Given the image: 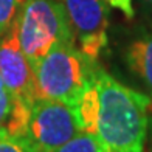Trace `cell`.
Segmentation results:
<instances>
[{"label": "cell", "mask_w": 152, "mask_h": 152, "mask_svg": "<svg viewBox=\"0 0 152 152\" xmlns=\"http://www.w3.org/2000/svg\"><path fill=\"white\" fill-rule=\"evenodd\" d=\"M110 6H113L118 11H121L127 20H132L135 17V8H134V0H104Z\"/></svg>", "instance_id": "obj_12"}, {"label": "cell", "mask_w": 152, "mask_h": 152, "mask_svg": "<svg viewBox=\"0 0 152 152\" xmlns=\"http://www.w3.org/2000/svg\"><path fill=\"white\" fill-rule=\"evenodd\" d=\"M99 62L88 59L76 45H59L33 65L36 99L73 106Z\"/></svg>", "instance_id": "obj_2"}, {"label": "cell", "mask_w": 152, "mask_h": 152, "mask_svg": "<svg viewBox=\"0 0 152 152\" xmlns=\"http://www.w3.org/2000/svg\"><path fill=\"white\" fill-rule=\"evenodd\" d=\"M16 23L20 47L31 67L54 47L76 45L70 20L59 0H25Z\"/></svg>", "instance_id": "obj_3"}, {"label": "cell", "mask_w": 152, "mask_h": 152, "mask_svg": "<svg viewBox=\"0 0 152 152\" xmlns=\"http://www.w3.org/2000/svg\"><path fill=\"white\" fill-rule=\"evenodd\" d=\"M25 0H0V36L16 22Z\"/></svg>", "instance_id": "obj_10"}, {"label": "cell", "mask_w": 152, "mask_h": 152, "mask_svg": "<svg viewBox=\"0 0 152 152\" xmlns=\"http://www.w3.org/2000/svg\"><path fill=\"white\" fill-rule=\"evenodd\" d=\"M0 152H40L25 135H14L0 129Z\"/></svg>", "instance_id": "obj_8"}, {"label": "cell", "mask_w": 152, "mask_h": 152, "mask_svg": "<svg viewBox=\"0 0 152 152\" xmlns=\"http://www.w3.org/2000/svg\"><path fill=\"white\" fill-rule=\"evenodd\" d=\"M144 152H152V115L151 113H149V126H148V137H146Z\"/></svg>", "instance_id": "obj_14"}, {"label": "cell", "mask_w": 152, "mask_h": 152, "mask_svg": "<svg viewBox=\"0 0 152 152\" xmlns=\"http://www.w3.org/2000/svg\"><path fill=\"white\" fill-rule=\"evenodd\" d=\"M72 107L81 132L90 134L104 152H144L152 101L101 65Z\"/></svg>", "instance_id": "obj_1"}, {"label": "cell", "mask_w": 152, "mask_h": 152, "mask_svg": "<svg viewBox=\"0 0 152 152\" xmlns=\"http://www.w3.org/2000/svg\"><path fill=\"white\" fill-rule=\"evenodd\" d=\"M73 28L76 45L88 59L99 62L109 44V3L104 0H59Z\"/></svg>", "instance_id": "obj_5"}, {"label": "cell", "mask_w": 152, "mask_h": 152, "mask_svg": "<svg viewBox=\"0 0 152 152\" xmlns=\"http://www.w3.org/2000/svg\"><path fill=\"white\" fill-rule=\"evenodd\" d=\"M81 132L70 104L37 98L34 101L25 137L40 152H56Z\"/></svg>", "instance_id": "obj_4"}, {"label": "cell", "mask_w": 152, "mask_h": 152, "mask_svg": "<svg viewBox=\"0 0 152 152\" xmlns=\"http://www.w3.org/2000/svg\"><path fill=\"white\" fill-rule=\"evenodd\" d=\"M56 152H104L96 140L87 132H79L73 137L70 141H67L64 146H61Z\"/></svg>", "instance_id": "obj_9"}, {"label": "cell", "mask_w": 152, "mask_h": 152, "mask_svg": "<svg viewBox=\"0 0 152 152\" xmlns=\"http://www.w3.org/2000/svg\"><path fill=\"white\" fill-rule=\"evenodd\" d=\"M137 3L144 25L152 30V0H137Z\"/></svg>", "instance_id": "obj_13"}, {"label": "cell", "mask_w": 152, "mask_h": 152, "mask_svg": "<svg viewBox=\"0 0 152 152\" xmlns=\"http://www.w3.org/2000/svg\"><path fill=\"white\" fill-rule=\"evenodd\" d=\"M121 58L143 93L152 101V30L148 26L138 28L124 44Z\"/></svg>", "instance_id": "obj_7"}, {"label": "cell", "mask_w": 152, "mask_h": 152, "mask_svg": "<svg viewBox=\"0 0 152 152\" xmlns=\"http://www.w3.org/2000/svg\"><path fill=\"white\" fill-rule=\"evenodd\" d=\"M11 107H12L11 95H10L8 90H6L3 81H2V78H0V129L5 127L6 120H8L10 112H11Z\"/></svg>", "instance_id": "obj_11"}, {"label": "cell", "mask_w": 152, "mask_h": 152, "mask_svg": "<svg viewBox=\"0 0 152 152\" xmlns=\"http://www.w3.org/2000/svg\"><path fill=\"white\" fill-rule=\"evenodd\" d=\"M0 78L12 101L33 107L36 101L33 67L20 47L16 22L0 36Z\"/></svg>", "instance_id": "obj_6"}]
</instances>
